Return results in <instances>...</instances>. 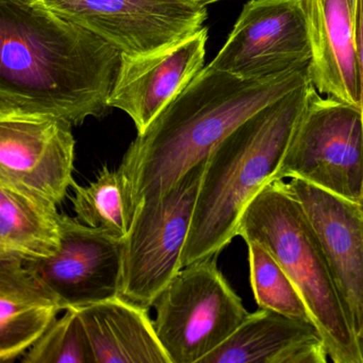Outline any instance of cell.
Listing matches in <instances>:
<instances>
[{"instance_id":"cell-2","label":"cell","mask_w":363,"mask_h":363,"mask_svg":"<svg viewBox=\"0 0 363 363\" xmlns=\"http://www.w3.org/2000/svg\"><path fill=\"white\" fill-rule=\"evenodd\" d=\"M309 82V63L250 79L203 67L130 144L120 169L138 208L158 199L257 112Z\"/></svg>"},{"instance_id":"cell-23","label":"cell","mask_w":363,"mask_h":363,"mask_svg":"<svg viewBox=\"0 0 363 363\" xmlns=\"http://www.w3.org/2000/svg\"><path fill=\"white\" fill-rule=\"evenodd\" d=\"M348 5L352 9V13L358 16L359 0H347Z\"/></svg>"},{"instance_id":"cell-3","label":"cell","mask_w":363,"mask_h":363,"mask_svg":"<svg viewBox=\"0 0 363 363\" xmlns=\"http://www.w3.org/2000/svg\"><path fill=\"white\" fill-rule=\"evenodd\" d=\"M308 84L257 112L210 154L182 252V267L218 257L238 237L244 210L276 179L301 116Z\"/></svg>"},{"instance_id":"cell-20","label":"cell","mask_w":363,"mask_h":363,"mask_svg":"<svg viewBox=\"0 0 363 363\" xmlns=\"http://www.w3.org/2000/svg\"><path fill=\"white\" fill-rule=\"evenodd\" d=\"M245 243L250 259V286L258 307L313 323L303 297L275 257L258 242Z\"/></svg>"},{"instance_id":"cell-1","label":"cell","mask_w":363,"mask_h":363,"mask_svg":"<svg viewBox=\"0 0 363 363\" xmlns=\"http://www.w3.org/2000/svg\"><path fill=\"white\" fill-rule=\"evenodd\" d=\"M121 63L116 48L42 0H0V118H101Z\"/></svg>"},{"instance_id":"cell-19","label":"cell","mask_w":363,"mask_h":363,"mask_svg":"<svg viewBox=\"0 0 363 363\" xmlns=\"http://www.w3.org/2000/svg\"><path fill=\"white\" fill-rule=\"evenodd\" d=\"M71 197L77 220L86 226L126 238L137 216L138 206L124 172L104 167L89 186L73 182Z\"/></svg>"},{"instance_id":"cell-14","label":"cell","mask_w":363,"mask_h":363,"mask_svg":"<svg viewBox=\"0 0 363 363\" xmlns=\"http://www.w3.org/2000/svg\"><path fill=\"white\" fill-rule=\"evenodd\" d=\"M309 35V80L320 94L360 108L357 18L347 0H301Z\"/></svg>"},{"instance_id":"cell-9","label":"cell","mask_w":363,"mask_h":363,"mask_svg":"<svg viewBox=\"0 0 363 363\" xmlns=\"http://www.w3.org/2000/svg\"><path fill=\"white\" fill-rule=\"evenodd\" d=\"M310 59L301 0H250L209 67L259 79L303 67Z\"/></svg>"},{"instance_id":"cell-22","label":"cell","mask_w":363,"mask_h":363,"mask_svg":"<svg viewBox=\"0 0 363 363\" xmlns=\"http://www.w3.org/2000/svg\"><path fill=\"white\" fill-rule=\"evenodd\" d=\"M357 50H358L359 88L360 106L363 120V0H359L358 18H357ZM361 205L363 206V196Z\"/></svg>"},{"instance_id":"cell-17","label":"cell","mask_w":363,"mask_h":363,"mask_svg":"<svg viewBox=\"0 0 363 363\" xmlns=\"http://www.w3.org/2000/svg\"><path fill=\"white\" fill-rule=\"evenodd\" d=\"M58 299L18 259H0V362L24 354L57 320Z\"/></svg>"},{"instance_id":"cell-25","label":"cell","mask_w":363,"mask_h":363,"mask_svg":"<svg viewBox=\"0 0 363 363\" xmlns=\"http://www.w3.org/2000/svg\"><path fill=\"white\" fill-rule=\"evenodd\" d=\"M18 1H22V3L26 4H33L37 3V1H39V0H18Z\"/></svg>"},{"instance_id":"cell-18","label":"cell","mask_w":363,"mask_h":363,"mask_svg":"<svg viewBox=\"0 0 363 363\" xmlns=\"http://www.w3.org/2000/svg\"><path fill=\"white\" fill-rule=\"evenodd\" d=\"M58 205L0 180V259L23 262L54 256L61 244Z\"/></svg>"},{"instance_id":"cell-6","label":"cell","mask_w":363,"mask_h":363,"mask_svg":"<svg viewBox=\"0 0 363 363\" xmlns=\"http://www.w3.org/2000/svg\"><path fill=\"white\" fill-rule=\"evenodd\" d=\"M154 306L155 329L171 363H201L248 315L216 257L182 267Z\"/></svg>"},{"instance_id":"cell-13","label":"cell","mask_w":363,"mask_h":363,"mask_svg":"<svg viewBox=\"0 0 363 363\" xmlns=\"http://www.w3.org/2000/svg\"><path fill=\"white\" fill-rule=\"evenodd\" d=\"M208 29L173 45L141 55H122V63L109 97L110 108L122 110L138 133L152 124L203 69Z\"/></svg>"},{"instance_id":"cell-11","label":"cell","mask_w":363,"mask_h":363,"mask_svg":"<svg viewBox=\"0 0 363 363\" xmlns=\"http://www.w3.org/2000/svg\"><path fill=\"white\" fill-rule=\"evenodd\" d=\"M72 127L52 116L0 118V180L60 205L74 182Z\"/></svg>"},{"instance_id":"cell-24","label":"cell","mask_w":363,"mask_h":363,"mask_svg":"<svg viewBox=\"0 0 363 363\" xmlns=\"http://www.w3.org/2000/svg\"><path fill=\"white\" fill-rule=\"evenodd\" d=\"M191 1H194V3L199 4V5L206 6V7H207V6L218 3V1H220V0H191Z\"/></svg>"},{"instance_id":"cell-4","label":"cell","mask_w":363,"mask_h":363,"mask_svg":"<svg viewBox=\"0 0 363 363\" xmlns=\"http://www.w3.org/2000/svg\"><path fill=\"white\" fill-rule=\"evenodd\" d=\"M238 235L262 244L303 297L335 363H363L354 333L313 227L284 180L267 184L242 214Z\"/></svg>"},{"instance_id":"cell-16","label":"cell","mask_w":363,"mask_h":363,"mask_svg":"<svg viewBox=\"0 0 363 363\" xmlns=\"http://www.w3.org/2000/svg\"><path fill=\"white\" fill-rule=\"evenodd\" d=\"M147 309L122 295L75 309L95 363H171Z\"/></svg>"},{"instance_id":"cell-5","label":"cell","mask_w":363,"mask_h":363,"mask_svg":"<svg viewBox=\"0 0 363 363\" xmlns=\"http://www.w3.org/2000/svg\"><path fill=\"white\" fill-rule=\"evenodd\" d=\"M301 179L348 201L363 196L361 109L323 96L310 82L275 180Z\"/></svg>"},{"instance_id":"cell-21","label":"cell","mask_w":363,"mask_h":363,"mask_svg":"<svg viewBox=\"0 0 363 363\" xmlns=\"http://www.w3.org/2000/svg\"><path fill=\"white\" fill-rule=\"evenodd\" d=\"M24 363H95L94 354L75 309L60 318L25 352Z\"/></svg>"},{"instance_id":"cell-7","label":"cell","mask_w":363,"mask_h":363,"mask_svg":"<svg viewBox=\"0 0 363 363\" xmlns=\"http://www.w3.org/2000/svg\"><path fill=\"white\" fill-rule=\"evenodd\" d=\"M207 160L186 172L164 194L138 208L125 238L124 298L145 308L154 306L184 267L182 252Z\"/></svg>"},{"instance_id":"cell-10","label":"cell","mask_w":363,"mask_h":363,"mask_svg":"<svg viewBox=\"0 0 363 363\" xmlns=\"http://www.w3.org/2000/svg\"><path fill=\"white\" fill-rule=\"evenodd\" d=\"M60 248L54 256L25 261L26 269L63 310L120 296L125 238L61 214Z\"/></svg>"},{"instance_id":"cell-15","label":"cell","mask_w":363,"mask_h":363,"mask_svg":"<svg viewBox=\"0 0 363 363\" xmlns=\"http://www.w3.org/2000/svg\"><path fill=\"white\" fill-rule=\"evenodd\" d=\"M328 358L313 323L259 308L201 363H326Z\"/></svg>"},{"instance_id":"cell-8","label":"cell","mask_w":363,"mask_h":363,"mask_svg":"<svg viewBox=\"0 0 363 363\" xmlns=\"http://www.w3.org/2000/svg\"><path fill=\"white\" fill-rule=\"evenodd\" d=\"M122 55L141 56L203 29L207 7L191 0H42Z\"/></svg>"},{"instance_id":"cell-12","label":"cell","mask_w":363,"mask_h":363,"mask_svg":"<svg viewBox=\"0 0 363 363\" xmlns=\"http://www.w3.org/2000/svg\"><path fill=\"white\" fill-rule=\"evenodd\" d=\"M324 250L354 333L363 343V206L301 179L286 182Z\"/></svg>"}]
</instances>
